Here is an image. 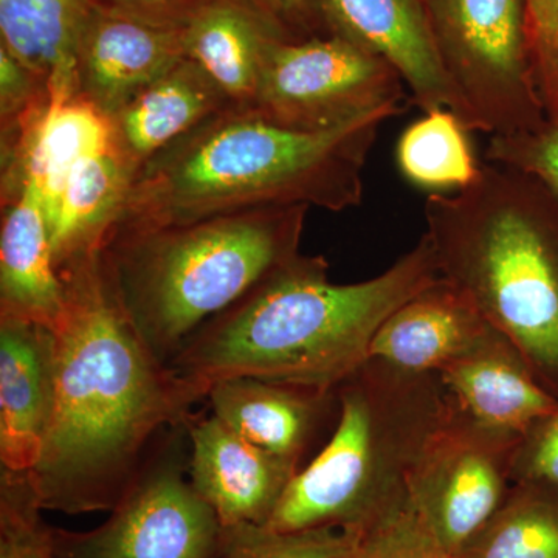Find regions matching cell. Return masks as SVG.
<instances>
[{"instance_id":"7c38bea8","label":"cell","mask_w":558,"mask_h":558,"mask_svg":"<svg viewBox=\"0 0 558 558\" xmlns=\"http://www.w3.org/2000/svg\"><path fill=\"white\" fill-rule=\"evenodd\" d=\"M211 413L253 446L303 470L326 446L340 416L339 388L234 377L208 388Z\"/></svg>"},{"instance_id":"e0dca14e","label":"cell","mask_w":558,"mask_h":558,"mask_svg":"<svg viewBox=\"0 0 558 558\" xmlns=\"http://www.w3.org/2000/svg\"><path fill=\"white\" fill-rule=\"evenodd\" d=\"M64 311V286L51 250L43 193L32 179L2 197L0 318L53 330Z\"/></svg>"},{"instance_id":"cb8c5ba5","label":"cell","mask_w":558,"mask_h":558,"mask_svg":"<svg viewBox=\"0 0 558 558\" xmlns=\"http://www.w3.org/2000/svg\"><path fill=\"white\" fill-rule=\"evenodd\" d=\"M469 130L449 109H435L405 128L396 146L403 179L429 194L469 189L480 178Z\"/></svg>"},{"instance_id":"4dcf8cb0","label":"cell","mask_w":558,"mask_h":558,"mask_svg":"<svg viewBox=\"0 0 558 558\" xmlns=\"http://www.w3.org/2000/svg\"><path fill=\"white\" fill-rule=\"evenodd\" d=\"M209 0H92L95 9L130 20L183 28Z\"/></svg>"},{"instance_id":"4316f807","label":"cell","mask_w":558,"mask_h":558,"mask_svg":"<svg viewBox=\"0 0 558 558\" xmlns=\"http://www.w3.org/2000/svg\"><path fill=\"white\" fill-rule=\"evenodd\" d=\"M349 558H457L422 519L411 499L355 535Z\"/></svg>"},{"instance_id":"ba28073f","label":"cell","mask_w":558,"mask_h":558,"mask_svg":"<svg viewBox=\"0 0 558 558\" xmlns=\"http://www.w3.org/2000/svg\"><path fill=\"white\" fill-rule=\"evenodd\" d=\"M179 436L165 442L92 531L49 526L54 558H219L226 527L197 494Z\"/></svg>"},{"instance_id":"52a82bcc","label":"cell","mask_w":558,"mask_h":558,"mask_svg":"<svg viewBox=\"0 0 558 558\" xmlns=\"http://www.w3.org/2000/svg\"><path fill=\"white\" fill-rule=\"evenodd\" d=\"M444 69L476 131L508 135L546 123L535 84L526 0H425Z\"/></svg>"},{"instance_id":"5bb4252c","label":"cell","mask_w":558,"mask_h":558,"mask_svg":"<svg viewBox=\"0 0 558 558\" xmlns=\"http://www.w3.org/2000/svg\"><path fill=\"white\" fill-rule=\"evenodd\" d=\"M185 58L183 28L95 9L76 51V92L113 119Z\"/></svg>"},{"instance_id":"f1b7e54d","label":"cell","mask_w":558,"mask_h":558,"mask_svg":"<svg viewBox=\"0 0 558 558\" xmlns=\"http://www.w3.org/2000/svg\"><path fill=\"white\" fill-rule=\"evenodd\" d=\"M49 81L25 68L0 46V126L2 135L17 124L35 106L49 97Z\"/></svg>"},{"instance_id":"7402d4cb","label":"cell","mask_w":558,"mask_h":558,"mask_svg":"<svg viewBox=\"0 0 558 558\" xmlns=\"http://www.w3.org/2000/svg\"><path fill=\"white\" fill-rule=\"evenodd\" d=\"M92 0H0V46L46 81L75 78Z\"/></svg>"},{"instance_id":"484cf974","label":"cell","mask_w":558,"mask_h":558,"mask_svg":"<svg viewBox=\"0 0 558 558\" xmlns=\"http://www.w3.org/2000/svg\"><path fill=\"white\" fill-rule=\"evenodd\" d=\"M31 473H0V558H46L49 526L43 520Z\"/></svg>"},{"instance_id":"30bf717a","label":"cell","mask_w":558,"mask_h":558,"mask_svg":"<svg viewBox=\"0 0 558 558\" xmlns=\"http://www.w3.org/2000/svg\"><path fill=\"white\" fill-rule=\"evenodd\" d=\"M521 436L481 424L453 400L411 480L410 499L447 549L458 556L512 486Z\"/></svg>"},{"instance_id":"4fadbf2b","label":"cell","mask_w":558,"mask_h":558,"mask_svg":"<svg viewBox=\"0 0 558 558\" xmlns=\"http://www.w3.org/2000/svg\"><path fill=\"white\" fill-rule=\"evenodd\" d=\"M189 476L223 527L267 526L300 469L253 446L215 414L190 417Z\"/></svg>"},{"instance_id":"7a4b0ae2","label":"cell","mask_w":558,"mask_h":558,"mask_svg":"<svg viewBox=\"0 0 558 558\" xmlns=\"http://www.w3.org/2000/svg\"><path fill=\"white\" fill-rule=\"evenodd\" d=\"M440 278L427 238L377 277L329 279L323 256L296 255L209 319L168 365L207 398L234 377L336 389L369 359L392 312Z\"/></svg>"},{"instance_id":"2e32d148","label":"cell","mask_w":558,"mask_h":558,"mask_svg":"<svg viewBox=\"0 0 558 558\" xmlns=\"http://www.w3.org/2000/svg\"><path fill=\"white\" fill-rule=\"evenodd\" d=\"M439 376L459 409L512 435L523 436L558 405L520 349L494 328Z\"/></svg>"},{"instance_id":"d6986e66","label":"cell","mask_w":558,"mask_h":558,"mask_svg":"<svg viewBox=\"0 0 558 558\" xmlns=\"http://www.w3.org/2000/svg\"><path fill=\"white\" fill-rule=\"evenodd\" d=\"M281 39L289 40L250 0H209L183 27L185 57L236 110L253 108L264 64Z\"/></svg>"},{"instance_id":"ac0fdd59","label":"cell","mask_w":558,"mask_h":558,"mask_svg":"<svg viewBox=\"0 0 558 558\" xmlns=\"http://www.w3.org/2000/svg\"><path fill=\"white\" fill-rule=\"evenodd\" d=\"M492 326L444 278L403 303L377 330L369 357L413 373H440L476 347Z\"/></svg>"},{"instance_id":"9c48e42d","label":"cell","mask_w":558,"mask_h":558,"mask_svg":"<svg viewBox=\"0 0 558 558\" xmlns=\"http://www.w3.org/2000/svg\"><path fill=\"white\" fill-rule=\"evenodd\" d=\"M402 78L387 61L336 36L271 47L247 112L300 132L347 126L377 110L403 109Z\"/></svg>"},{"instance_id":"277c9868","label":"cell","mask_w":558,"mask_h":558,"mask_svg":"<svg viewBox=\"0 0 558 558\" xmlns=\"http://www.w3.org/2000/svg\"><path fill=\"white\" fill-rule=\"evenodd\" d=\"M425 231L449 281L524 355L558 399V197L524 172L483 165L454 194H429Z\"/></svg>"},{"instance_id":"1f68e13d","label":"cell","mask_w":558,"mask_h":558,"mask_svg":"<svg viewBox=\"0 0 558 558\" xmlns=\"http://www.w3.org/2000/svg\"><path fill=\"white\" fill-rule=\"evenodd\" d=\"M289 40H303L318 36L304 0H250Z\"/></svg>"},{"instance_id":"8fae6325","label":"cell","mask_w":558,"mask_h":558,"mask_svg":"<svg viewBox=\"0 0 558 558\" xmlns=\"http://www.w3.org/2000/svg\"><path fill=\"white\" fill-rule=\"evenodd\" d=\"M318 35L336 36L387 61L422 112L449 109L475 132V121L444 69L425 0H304Z\"/></svg>"},{"instance_id":"3957f363","label":"cell","mask_w":558,"mask_h":558,"mask_svg":"<svg viewBox=\"0 0 558 558\" xmlns=\"http://www.w3.org/2000/svg\"><path fill=\"white\" fill-rule=\"evenodd\" d=\"M402 112L381 109L337 130L300 132L247 110H226L137 172L116 230L182 226L267 207H357L377 132Z\"/></svg>"},{"instance_id":"f546056e","label":"cell","mask_w":558,"mask_h":558,"mask_svg":"<svg viewBox=\"0 0 558 558\" xmlns=\"http://www.w3.org/2000/svg\"><path fill=\"white\" fill-rule=\"evenodd\" d=\"M517 481H546L558 487V405L521 436L512 470V483Z\"/></svg>"},{"instance_id":"d4e9b609","label":"cell","mask_w":558,"mask_h":558,"mask_svg":"<svg viewBox=\"0 0 558 558\" xmlns=\"http://www.w3.org/2000/svg\"><path fill=\"white\" fill-rule=\"evenodd\" d=\"M355 535L337 527L279 532L244 524L226 527L219 558H349Z\"/></svg>"},{"instance_id":"ffe728a7","label":"cell","mask_w":558,"mask_h":558,"mask_svg":"<svg viewBox=\"0 0 558 558\" xmlns=\"http://www.w3.org/2000/svg\"><path fill=\"white\" fill-rule=\"evenodd\" d=\"M229 109L213 81L185 58L110 119L113 146L137 175L178 140Z\"/></svg>"},{"instance_id":"9a60e30c","label":"cell","mask_w":558,"mask_h":558,"mask_svg":"<svg viewBox=\"0 0 558 558\" xmlns=\"http://www.w3.org/2000/svg\"><path fill=\"white\" fill-rule=\"evenodd\" d=\"M53 330L0 318V464L31 473L38 465L54 409Z\"/></svg>"},{"instance_id":"d6a6232c","label":"cell","mask_w":558,"mask_h":558,"mask_svg":"<svg viewBox=\"0 0 558 558\" xmlns=\"http://www.w3.org/2000/svg\"><path fill=\"white\" fill-rule=\"evenodd\" d=\"M46 558H54V557H53V556H51V554H50V548H49V553H47Z\"/></svg>"},{"instance_id":"603a6c76","label":"cell","mask_w":558,"mask_h":558,"mask_svg":"<svg viewBox=\"0 0 558 558\" xmlns=\"http://www.w3.org/2000/svg\"><path fill=\"white\" fill-rule=\"evenodd\" d=\"M457 558H558V487L517 481Z\"/></svg>"},{"instance_id":"83f0119b","label":"cell","mask_w":558,"mask_h":558,"mask_svg":"<svg viewBox=\"0 0 558 558\" xmlns=\"http://www.w3.org/2000/svg\"><path fill=\"white\" fill-rule=\"evenodd\" d=\"M486 159L532 175L558 197V124L546 121L538 130L490 135Z\"/></svg>"},{"instance_id":"44dd1931","label":"cell","mask_w":558,"mask_h":558,"mask_svg":"<svg viewBox=\"0 0 558 558\" xmlns=\"http://www.w3.org/2000/svg\"><path fill=\"white\" fill-rule=\"evenodd\" d=\"M134 178V171L113 143L70 172L60 207L50 223L57 269L105 248L123 216Z\"/></svg>"},{"instance_id":"6da1fadb","label":"cell","mask_w":558,"mask_h":558,"mask_svg":"<svg viewBox=\"0 0 558 558\" xmlns=\"http://www.w3.org/2000/svg\"><path fill=\"white\" fill-rule=\"evenodd\" d=\"M58 271L64 311L53 328L54 409L32 486L43 510L110 512L157 435L186 425L205 396L142 339L102 250Z\"/></svg>"},{"instance_id":"8992f818","label":"cell","mask_w":558,"mask_h":558,"mask_svg":"<svg viewBox=\"0 0 558 558\" xmlns=\"http://www.w3.org/2000/svg\"><path fill=\"white\" fill-rule=\"evenodd\" d=\"M326 446L282 495L267 527H337L357 535L410 501V486L453 399L438 373L369 357L339 387Z\"/></svg>"},{"instance_id":"5b68a950","label":"cell","mask_w":558,"mask_h":558,"mask_svg":"<svg viewBox=\"0 0 558 558\" xmlns=\"http://www.w3.org/2000/svg\"><path fill=\"white\" fill-rule=\"evenodd\" d=\"M306 205L116 230L102 248L124 312L161 362L300 255Z\"/></svg>"}]
</instances>
